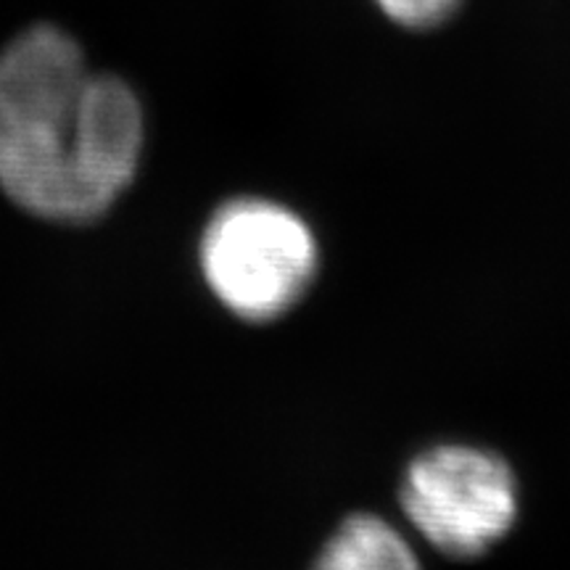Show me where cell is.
I'll return each mask as SVG.
<instances>
[{
	"label": "cell",
	"mask_w": 570,
	"mask_h": 570,
	"mask_svg": "<svg viewBox=\"0 0 570 570\" xmlns=\"http://www.w3.org/2000/svg\"><path fill=\"white\" fill-rule=\"evenodd\" d=\"M146 119L135 90L92 75L67 32L38 24L0 53V188L51 223L104 217L140 167Z\"/></svg>",
	"instance_id": "6da1fadb"
},
{
	"label": "cell",
	"mask_w": 570,
	"mask_h": 570,
	"mask_svg": "<svg viewBox=\"0 0 570 570\" xmlns=\"http://www.w3.org/2000/svg\"><path fill=\"white\" fill-rule=\"evenodd\" d=\"M212 296L246 323H273L306 296L320 269L309 223L269 198H230L212 212L198 240Z\"/></svg>",
	"instance_id": "7a4b0ae2"
},
{
	"label": "cell",
	"mask_w": 570,
	"mask_h": 570,
	"mask_svg": "<svg viewBox=\"0 0 570 570\" xmlns=\"http://www.w3.org/2000/svg\"><path fill=\"white\" fill-rule=\"evenodd\" d=\"M410 525L454 560L487 554L512 531L520 489L510 462L475 444H436L410 462L399 487Z\"/></svg>",
	"instance_id": "3957f363"
},
{
	"label": "cell",
	"mask_w": 570,
	"mask_h": 570,
	"mask_svg": "<svg viewBox=\"0 0 570 570\" xmlns=\"http://www.w3.org/2000/svg\"><path fill=\"white\" fill-rule=\"evenodd\" d=\"M312 570H423L396 525L373 512H356L325 541Z\"/></svg>",
	"instance_id": "277c9868"
},
{
	"label": "cell",
	"mask_w": 570,
	"mask_h": 570,
	"mask_svg": "<svg viewBox=\"0 0 570 570\" xmlns=\"http://www.w3.org/2000/svg\"><path fill=\"white\" fill-rule=\"evenodd\" d=\"M375 3L396 24L428 30L452 17L460 0H375Z\"/></svg>",
	"instance_id": "5b68a950"
}]
</instances>
